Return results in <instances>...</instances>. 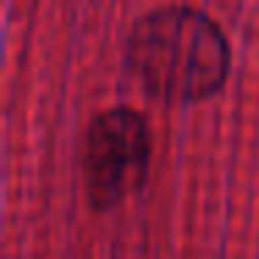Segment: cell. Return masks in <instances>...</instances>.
<instances>
[{
  "instance_id": "obj_1",
  "label": "cell",
  "mask_w": 259,
  "mask_h": 259,
  "mask_svg": "<svg viewBox=\"0 0 259 259\" xmlns=\"http://www.w3.org/2000/svg\"><path fill=\"white\" fill-rule=\"evenodd\" d=\"M125 64L148 95L187 103L212 95L223 84L231 51L209 14L164 6L134 23L125 39Z\"/></svg>"
},
{
  "instance_id": "obj_2",
  "label": "cell",
  "mask_w": 259,
  "mask_h": 259,
  "mask_svg": "<svg viewBox=\"0 0 259 259\" xmlns=\"http://www.w3.org/2000/svg\"><path fill=\"white\" fill-rule=\"evenodd\" d=\"M151 137L142 114L128 106L106 109L90 123L81 148L87 195L95 206L117 203L142 181Z\"/></svg>"
}]
</instances>
